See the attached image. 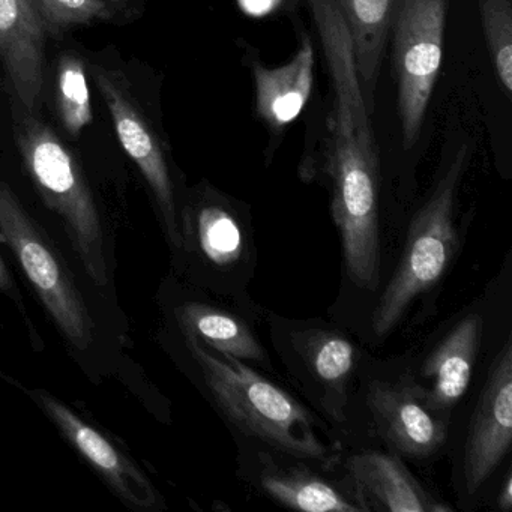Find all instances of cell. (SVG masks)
<instances>
[{"label":"cell","mask_w":512,"mask_h":512,"mask_svg":"<svg viewBox=\"0 0 512 512\" xmlns=\"http://www.w3.org/2000/svg\"><path fill=\"white\" fill-rule=\"evenodd\" d=\"M0 238L16 254L53 322L77 352L91 349L95 322L76 281L11 188L0 181Z\"/></svg>","instance_id":"7"},{"label":"cell","mask_w":512,"mask_h":512,"mask_svg":"<svg viewBox=\"0 0 512 512\" xmlns=\"http://www.w3.org/2000/svg\"><path fill=\"white\" fill-rule=\"evenodd\" d=\"M37 5L47 32L53 37H59L74 26L110 17L103 0H37Z\"/></svg>","instance_id":"22"},{"label":"cell","mask_w":512,"mask_h":512,"mask_svg":"<svg viewBox=\"0 0 512 512\" xmlns=\"http://www.w3.org/2000/svg\"><path fill=\"white\" fill-rule=\"evenodd\" d=\"M271 340L287 373L311 406L331 424H349L350 398L361 367L358 344L337 326L319 319L269 314Z\"/></svg>","instance_id":"6"},{"label":"cell","mask_w":512,"mask_h":512,"mask_svg":"<svg viewBox=\"0 0 512 512\" xmlns=\"http://www.w3.org/2000/svg\"><path fill=\"white\" fill-rule=\"evenodd\" d=\"M182 247L194 281L208 292L256 314L251 280L257 245L250 208L214 188H205L181 212Z\"/></svg>","instance_id":"4"},{"label":"cell","mask_w":512,"mask_h":512,"mask_svg":"<svg viewBox=\"0 0 512 512\" xmlns=\"http://www.w3.org/2000/svg\"><path fill=\"white\" fill-rule=\"evenodd\" d=\"M91 74L112 115L122 148L137 164L154 194L170 248L179 254L182 247L181 211L163 145L134 100L124 74L100 65H91Z\"/></svg>","instance_id":"9"},{"label":"cell","mask_w":512,"mask_h":512,"mask_svg":"<svg viewBox=\"0 0 512 512\" xmlns=\"http://www.w3.org/2000/svg\"><path fill=\"white\" fill-rule=\"evenodd\" d=\"M512 443V338L494 358L467 427L463 479L469 496L496 472Z\"/></svg>","instance_id":"11"},{"label":"cell","mask_w":512,"mask_h":512,"mask_svg":"<svg viewBox=\"0 0 512 512\" xmlns=\"http://www.w3.org/2000/svg\"><path fill=\"white\" fill-rule=\"evenodd\" d=\"M23 163L46 205L64 221L71 245L95 286L110 281L106 233L88 182L58 134L32 115L17 119Z\"/></svg>","instance_id":"5"},{"label":"cell","mask_w":512,"mask_h":512,"mask_svg":"<svg viewBox=\"0 0 512 512\" xmlns=\"http://www.w3.org/2000/svg\"><path fill=\"white\" fill-rule=\"evenodd\" d=\"M482 31L497 77L512 92V0H478Z\"/></svg>","instance_id":"21"},{"label":"cell","mask_w":512,"mask_h":512,"mask_svg":"<svg viewBox=\"0 0 512 512\" xmlns=\"http://www.w3.org/2000/svg\"><path fill=\"white\" fill-rule=\"evenodd\" d=\"M0 292L10 296L11 299L17 302L23 308L22 298H20L19 289H17L16 281L11 277L4 259L0 256Z\"/></svg>","instance_id":"24"},{"label":"cell","mask_w":512,"mask_h":512,"mask_svg":"<svg viewBox=\"0 0 512 512\" xmlns=\"http://www.w3.org/2000/svg\"><path fill=\"white\" fill-rule=\"evenodd\" d=\"M239 7L248 16L260 17L272 13L283 0H238Z\"/></svg>","instance_id":"23"},{"label":"cell","mask_w":512,"mask_h":512,"mask_svg":"<svg viewBox=\"0 0 512 512\" xmlns=\"http://www.w3.org/2000/svg\"><path fill=\"white\" fill-rule=\"evenodd\" d=\"M496 508L502 512H509L512 508V475L511 470L506 472L505 481L500 487L496 497Z\"/></svg>","instance_id":"25"},{"label":"cell","mask_w":512,"mask_h":512,"mask_svg":"<svg viewBox=\"0 0 512 512\" xmlns=\"http://www.w3.org/2000/svg\"><path fill=\"white\" fill-rule=\"evenodd\" d=\"M263 446L256 451L253 479L263 494L278 505L305 512H364L346 479L334 482L311 466V461L287 457Z\"/></svg>","instance_id":"15"},{"label":"cell","mask_w":512,"mask_h":512,"mask_svg":"<svg viewBox=\"0 0 512 512\" xmlns=\"http://www.w3.org/2000/svg\"><path fill=\"white\" fill-rule=\"evenodd\" d=\"M47 34L37 0H0V59L14 94L31 113L43 92Z\"/></svg>","instance_id":"16"},{"label":"cell","mask_w":512,"mask_h":512,"mask_svg":"<svg viewBox=\"0 0 512 512\" xmlns=\"http://www.w3.org/2000/svg\"><path fill=\"white\" fill-rule=\"evenodd\" d=\"M26 392L122 502L140 511H161L166 508L163 496L151 479L97 428L83 421L64 401L49 392L43 389H29Z\"/></svg>","instance_id":"12"},{"label":"cell","mask_w":512,"mask_h":512,"mask_svg":"<svg viewBox=\"0 0 512 512\" xmlns=\"http://www.w3.org/2000/svg\"><path fill=\"white\" fill-rule=\"evenodd\" d=\"M328 65L332 88L331 215L340 233L343 277L356 290L374 293L382 274L379 151L365 104L352 44L335 0H308Z\"/></svg>","instance_id":"1"},{"label":"cell","mask_w":512,"mask_h":512,"mask_svg":"<svg viewBox=\"0 0 512 512\" xmlns=\"http://www.w3.org/2000/svg\"><path fill=\"white\" fill-rule=\"evenodd\" d=\"M365 403L380 439L401 458L427 460L448 439L449 422L431 412L412 373L371 380Z\"/></svg>","instance_id":"10"},{"label":"cell","mask_w":512,"mask_h":512,"mask_svg":"<svg viewBox=\"0 0 512 512\" xmlns=\"http://www.w3.org/2000/svg\"><path fill=\"white\" fill-rule=\"evenodd\" d=\"M469 158V146L461 145L410 218L397 266L371 314V332L379 340L391 335L412 305L442 283L454 263L460 248L458 190Z\"/></svg>","instance_id":"3"},{"label":"cell","mask_w":512,"mask_h":512,"mask_svg":"<svg viewBox=\"0 0 512 512\" xmlns=\"http://www.w3.org/2000/svg\"><path fill=\"white\" fill-rule=\"evenodd\" d=\"M314 62L313 43L304 37L289 64L272 70L254 67L257 113L269 127L281 130L301 115L313 91Z\"/></svg>","instance_id":"19"},{"label":"cell","mask_w":512,"mask_h":512,"mask_svg":"<svg viewBox=\"0 0 512 512\" xmlns=\"http://www.w3.org/2000/svg\"><path fill=\"white\" fill-rule=\"evenodd\" d=\"M335 5L346 25L359 86L371 113L377 77L400 0H335Z\"/></svg>","instance_id":"18"},{"label":"cell","mask_w":512,"mask_h":512,"mask_svg":"<svg viewBox=\"0 0 512 512\" xmlns=\"http://www.w3.org/2000/svg\"><path fill=\"white\" fill-rule=\"evenodd\" d=\"M446 5V0H400L392 23V67L406 149L418 142L442 67Z\"/></svg>","instance_id":"8"},{"label":"cell","mask_w":512,"mask_h":512,"mask_svg":"<svg viewBox=\"0 0 512 512\" xmlns=\"http://www.w3.org/2000/svg\"><path fill=\"white\" fill-rule=\"evenodd\" d=\"M182 337L206 395L239 439L325 470L334 466L340 445L320 434L328 428L310 407L247 362L211 349L194 335L182 332Z\"/></svg>","instance_id":"2"},{"label":"cell","mask_w":512,"mask_h":512,"mask_svg":"<svg viewBox=\"0 0 512 512\" xmlns=\"http://www.w3.org/2000/svg\"><path fill=\"white\" fill-rule=\"evenodd\" d=\"M251 313L238 305H224L205 299H187L175 308L176 322L181 332L217 352L227 353L244 362L271 368V359L257 337L250 319Z\"/></svg>","instance_id":"17"},{"label":"cell","mask_w":512,"mask_h":512,"mask_svg":"<svg viewBox=\"0 0 512 512\" xmlns=\"http://www.w3.org/2000/svg\"><path fill=\"white\" fill-rule=\"evenodd\" d=\"M58 110L62 124L71 136L82 133L94 119L85 65L74 55L62 56L59 61Z\"/></svg>","instance_id":"20"},{"label":"cell","mask_w":512,"mask_h":512,"mask_svg":"<svg viewBox=\"0 0 512 512\" xmlns=\"http://www.w3.org/2000/svg\"><path fill=\"white\" fill-rule=\"evenodd\" d=\"M346 482L362 511L448 512L395 452L365 449L344 461Z\"/></svg>","instance_id":"14"},{"label":"cell","mask_w":512,"mask_h":512,"mask_svg":"<svg viewBox=\"0 0 512 512\" xmlns=\"http://www.w3.org/2000/svg\"><path fill=\"white\" fill-rule=\"evenodd\" d=\"M484 337L481 311L469 310L425 356L413 379L431 412L449 422L472 382Z\"/></svg>","instance_id":"13"}]
</instances>
